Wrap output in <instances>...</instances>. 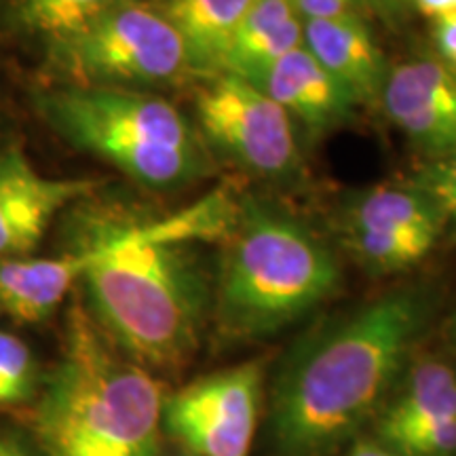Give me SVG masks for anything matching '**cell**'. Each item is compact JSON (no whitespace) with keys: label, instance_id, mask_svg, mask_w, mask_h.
<instances>
[{"label":"cell","instance_id":"6da1fadb","mask_svg":"<svg viewBox=\"0 0 456 456\" xmlns=\"http://www.w3.org/2000/svg\"><path fill=\"white\" fill-rule=\"evenodd\" d=\"M425 289L399 288L330 319L283 359L266 412L271 456H332L391 395L427 326Z\"/></svg>","mask_w":456,"mask_h":456},{"label":"cell","instance_id":"7a4b0ae2","mask_svg":"<svg viewBox=\"0 0 456 456\" xmlns=\"http://www.w3.org/2000/svg\"><path fill=\"white\" fill-rule=\"evenodd\" d=\"M203 224L192 208L144 222L100 224L81 248L95 323L140 366L174 370L197 351L208 315V275L195 245Z\"/></svg>","mask_w":456,"mask_h":456},{"label":"cell","instance_id":"3957f363","mask_svg":"<svg viewBox=\"0 0 456 456\" xmlns=\"http://www.w3.org/2000/svg\"><path fill=\"white\" fill-rule=\"evenodd\" d=\"M163 389L74 305L34 429L45 456H161Z\"/></svg>","mask_w":456,"mask_h":456},{"label":"cell","instance_id":"277c9868","mask_svg":"<svg viewBox=\"0 0 456 456\" xmlns=\"http://www.w3.org/2000/svg\"><path fill=\"white\" fill-rule=\"evenodd\" d=\"M216 277L214 317L228 340H260L300 322L338 292V258L309 226L245 201Z\"/></svg>","mask_w":456,"mask_h":456},{"label":"cell","instance_id":"5b68a950","mask_svg":"<svg viewBox=\"0 0 456 456\" xmlns=\"http://www.w3.org/2000/svg\"><path fill=\"white\" fill-rule=\"evenodd\" d=\"M43 110L70 144L148 188L188 184L209 167L201 135L178 108L157 95L70 85L49 94Z\"/></svg>","mask_w":456,"mask_h":456},{"label":"cell","instance_id":"8992f818","mask_svg":"<svg viewBox=\"0 0 456 456\" xmlns=\"http://www.w3.org/2000/svg\"><path fill=\"white\" fill-rule=\"evenodd\" d=\"M53 61L85 87H163L195 74L175 28L138 0H118L81 32L55 43Z\"/></svg>","mask_w":456,"mask_h":456},{"label":"cell","instance_id":"52a82bcc","mask_svg":"<svg viewBox=\"0 0 456 456\" xmlns=\"http://www.w3.org/2000/svg\"><path fill=\"white\" fill-rule=\"evenodd\" d=\"M197 118L203 138L249 174L281 180L300 167L294 118L248 78L209 77L197 95Z\"/></svg>","mask_w":456,"mask_h":456},{"label":"cell","instance_id":"ba28073f","mask_svg":"<svg viewBox=\"0 0 456 456\" xmlns=\"http://www.w3.org/2000/svg\"><path fill=\"white\" fill-rule=\"evenodd\" d=\"M262 385V362L203 376L165 397L163 429L197 456H249Z\"/></svg>","mask_w":456,"mask_h":456},{"label":"cell","instance_id":"9c48e42d","mask_svg":"<svg viewBox=\"0 0 456 456\" xmlns=\"http://www.w3.org/2000/svg\"><path fill=\"white\" fill-rule=\"evenodd\" d=\"M437 208L410 182L362 191L340 220L346 252L374 275H391L419 265L444 232Z\"/></svg>","mask_w":456,"mask_h":456},{"label":"cell","instance_id":"30bf717a","mask_svg":"<svg viewBox=\"0 0 456 456\" xmlns=\"http://www.w3.org/2000/svg\"><path fill=\"white\" fill-rule=\"evenodd\" d=\"M379 104L429 159L456 151V70L437 57L389 68Z\"/></svg>","mask_w":456,"mask_h":456},{"label":"cell","instance_id":"8fae6325","mask_svg":"<svg viewBox=\"0 0 456 456\" xmlns=\"http://www.w3.org/2000/svg\"><path fill=\"white\" fill-rule=\"evenodd\" d=\"M98 182L87 178H49L38 174L24 152L0 155V256L30 252L41 241L57 212L89 197Z\"/></svg>","mask_w":456,"mask_h":456},{"label":"cell","instance_id":"7c38bea8","mask_svg":"<svg viewBox=\"0 0 456 456\" xmlns=\"http://www.w3.org/2000/svg\"><path fill=\"white\" fill-rule=\"evenodd\" d=\"M252 83L313 135L342 127L355 110V102L305 45L266 68Z\"/></svg>","mask_w":456,"mask_h":456},{"label":"cell","instance_id":"4fadbf2b","mask_svg":"<svg viewBox=\"0 0 456 456\" xmlns=\"http://www.w3.org/2000/svg\"><path fill=\"white\" fill-rule=\"evenodd\" d=\"M302 45L349 94L355 106L380 100L389 66L359 13L305 21Z\"/></svg>","mask_w":456,"mask_h":456},{"label":"cell","instance_id":"5bb4252c","mask_svg":"<svg viewBox=\"0 0 456 456\" xmlns=\"http://www.w3.org/2000/svg\"><path fill=\"white\" fill-rule=\"evenodd\" d=\"M89 265L85 248L55 258L0 260V306L24 323L51 315Z\"/></svg>","mask_w":456,"mask_h":456},{"label":"cell","instance_id":"9a60e30c","mask_svg":"<svg viewBox=\"0 0 456 456\" xmlns=\"http://www.w3.org/2000/svg\"><path fill=\"white\" fill-rule=\"evenodd\" d=\"M254 4L256 0H161L157 9L180 34L195 74L209 78L222 72L226 51Z\"/></svg>","mask_w":456,"mask_h":456},{"label":"cell","instance_id":"2e32d148","mask_svg":"<svg viewBox=\"0 0 456 456\" xmlns=\"http://www.w3.org/2000/svg\"><path fill=\"white\" fill-rule=\"evenodd\" d=\"M302 30L305 21L289 0H256L226 51L222 72L252 81L281 57L302 47Z\"/></svg>","mask_w":456,"mask_h":456},{"label":"cell","instance_id":"e0dca14e","mask_svg":"<svg viewBox=\"0 0 456 456\" xmlns=\"http://www.w3.org/2000/svg\"><path fill=\"white\" fill-rule=\"evenodd\" d=\"M436 419H456V370L442 359L425 357L402 374L379 431Z\"/></svg>","mask_w":456,"mask_h":456},{"label":"cell","instance_id":"ac0fdd59","mask_svg":"<svg viewBox=\"0 0 456 456\" xmlns=\"http://www.w3.org/2000/svg\"><path fill=\"white\" fill-rule=\"evenodd\" d=\"M118 0H13V13L34 34L61 43L87 28Z\"/></svg>","mask_w":456,"mask_h":456},{"label":"cell","instance_id":"d6986e66","mask_svg":"<svg viewBox=\"0 0 456 456\" xmlns=\"http://www.w3.org/2000/svg\"><path fill=\"white\" fill-rule=\"evenodd\" d=\"M385 448L399 456H454L456 419H436L379 431Z\"/></svg>","mask_w":456,"mask_h":456},{"label":"cell","instance_id":"ffe728a7","mask_svg":"<svg viewBox=\"0 0 456 456\" xmlns=\"http://www.w3.org/2000/svg\"><path fill=\"white\" fill-rule=\"evenodd\" d=\"M34 359L15 336L0 332V408L26 402L34 391Z\"/></svg>","mask_w":456,"mask_h":456},{"label":"cell","instance_id":"44dd1931","mask_svg":"<svg viewBox=\"0 0 456 456\" xmlns=\"http://www.w3.org/2000/svg\"><path fill=\"white\" fill-rule=\"evenodd\" d=\"M408 182L429 197L442 216L444 226L456 237V151L429 159Z\"/></svg>","mask_w":456,"mask_h":456},{"label":"cell","instance_id":"7402d4cb","mask_svg":"<svg viewBox=\"0 0 456 456\" xmlns=\"http://www.w3.org/2000/svg\"><path fill=\"white\" fill-rule=\"evenodd\" d=\"M302 21L334 20V17L357 15L359 0H289Z\"/></svg>","mask_w":456,"mask_h":456},{"label":"cell","instance_id":"603a6c76","mask_svg":"<svg viewBox=\"0 0 456 456\" xmlns=\"http://www.w3.org/2000/svg\"><path fill=\"white\" fill-rule=\"evenodd\" d=\"M433 43L437 60L456 70V13L433 20Z\"/></svg>","mask_w":456,"mask_h":456},{"label":"cell","instance_id":"cb8c5ba5","mask_svg":"<svg viewBox=\"0 0 456 456\" xmlns=\"http://www.w3.org/2000/svg\"><path fill=\"white\" fill-rule=\"evenodd\" d=\"M412 9L429 20H440L444 15L456 13V0H412Z\"/></svg>","mask_w":456,"mask_h":456},{"label":"cell","instance_id":"d4e9b609","mask_svg":"<svg viewBox=\"0 0 456 456\" xmlns=\"http://www.w3.org/2000/svg\"><path fill=\"white\" fill-rule=\"evenodd\" d=\"M363 3L370 4L376 13H380L385 20H397L406 13L408 9H412V0H363Z\"/></svg>","mask_w":456,"mask_h":456},{"label":"cell","instance_id":"484cf974","mask_svg":"<svg viewBox=\"0 0 456 456\" xmlns=\"http://www.w3.org/2000/svg\"><path fill=\"white\" fill-rule=\"evenodd\" d=\"M349 456H399V454H395L389 448H385L383 444L363 442V444H357V446L351 450Z\"/></svg>","mask_w":456,"mask_h":456},{"label":"cell","instance_id":"4316f807","mask_svg":"<svg viewBox=\"0 0 456 456\" xmlns=\"http://www.w3.org/2000/svg\"><path fill=\"white\" fill-rule=\"evenodd\" d=\"M0 456H32L17 440L0 437Z\"/></svg>","mask_w":456,"mask_h":456},{"label":"cell","instance_id":"83f0119b","mask_svg":"<svg viewBox=\"0 0 456 456\" xmlns=\"http://www.w3.org/2000/svg\"><path fill=\"white\" fill-rule=\"evenodd\" d=\"M444 340H446L450 351L456 355V309L452 311V315L448 317L446 326H444Z\"/></svg>","mask_w":456,"mask_h":456}]
</instances>
